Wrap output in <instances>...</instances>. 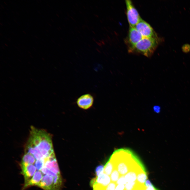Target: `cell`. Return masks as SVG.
Segmentation results:
<instances>
[{
	"instance_id": "6da1fadb",
	"label": "cell",
	"mask_w": 190,
	"mask_h": 190,
	"mask_svg": "<svg viewBox=\"0 0 190 190\" xmlns=\"http://www.w3.org/2000/svg\"><path fill=\"white\" fill-rule=\"evenodd\" d=\"M159 42L158 36L143 37L129 53L140 54L147 57H150L156 49Z\"/></svg>"
},
{
	"instance_id": "7a4b0ae2",
	"label": "cell",
	"mask_w": 190,
	"mask_h": 190,
	"mask_svg": "<svg viewBox=\"0 0 190 190\" xmlns=\"http://www.w3.org/2000/svg\"><path fill=\"white\" fill-rule=\"evenodd\" d=\"M126 15L130 26L135 27L141 18L131 0H126Z\"/></svg>"
},
{
	"instance_id": "3957f363",
	"label": "cell",
	"mask_w": 190,
	"mask_h": 190,
	"mask_svg": "<svg viewBox=\"0 0 190 190\" xmlns=\"http://www.w3.org/2000/svg\"><path fill=\"white\" fill-rule=\"evenodd\" d=\"M143 37L135 27L130 26L126 42L129 52Z\"/></svg>"
},
{
	"instance_id": "277c9868",
	"label": "cell",
	"mask_w": 190,
	"mask_h": 190,
	"mask_svg": "<svg viewBox=\"0 0 190 190\" xmlns=\"http://www.w3.org/2000/svg\"><path fill=\"white\" fill-rule=\"evenodd\" d=\"M135 27L143 37H158L151 26L141 18Z\"/></svg>"
},
{
	"instance_id": "5b68a950",
	"label": "cell",
	"mask_w": 190,
	"mask_h": 190,
	"mask_svg": "<svg viewBox=\"0 0 190 190\" xmlns=\"http://www.w3.org/2000/svg\"><path fill=\"white\" fill-rule=\"evenodd\" d=\"M94 98L90 93H86L83 94L77 99L76 103L80 108L84 110L88 109L93 105Z\"/></svg>"
},
{
	"instance_id": "8992f818",
	"label": "cell",
	"mask_w": 190,
	"mask_h": 190,
	"mask_svg": "<svg viewBox=\"0 0 190 190\" xmlns=\"http://www.w3.org/2000/svg\"><path fill=\"white\" fill-rule=\"evenodd\" d=\"M111 182L109 176L103 173L100 174L97 177L94 178L91 181V185L92 186L95 184H99L103 187L107 186Z\"/></svg>"
},
{
	"instance_id": "52a82bcc",
	"label": "cell",
	"mask_w": 190,
	"mask_h": 190,
	"mask_svg": "<svg viewBox=\"0 0 190 190\" xmlns=\"http://www.w3.org/2000/svg\"><path fill=\"white\" fill-rule=\"evenodd\" d=\"M114 168V166L113 162L109 159L104 166V172L107 175L110 176Z\"/></svg>"
},
{
	"instance_id": "ba28073f",
	"label": "cell",
	"mask_w": 190,
	"mask_h": 190,
	"mask_svg": "<svg viewBox=\"0 0 190 190\" xmlns=\"http://www.w3.org/2000/svg\"><path fill=\"white\" fill-rule=\"evenodd\" d=\"M147 177L146 171L143 170L137 174V181L141 184H144Z\"/></svg>"
},
{
	"instance_id": "9c48e42d",
	"label": "cell",
	"mask_w": 190,
	"mask_h": 190,
	"mask_svg": "<svg viewBox=\"0 0 190 190\" xmlns=\"http://www.w3.org/2000/svg\"><path fill=\"white\" fill-rule=\"evenodd\" d=\"M120 175L117 169L115 167L114 169L110 175L111 180L112 182H116L118 179Z\"/></svg>"
},
{
	"instance_id": "30bf717a",
	"label": "cell",
	"mask_w": 190,
	"mask_h": 190,
	"mask_svg": "<svg viewBox=\"0 0 190 190\" xmlns=\"http://www.w3.org/2000/svg\"><path fill=\"white\" fill-rule=\"evenodd\" d=\"M139 183L137 181L127 182L125 186V190H135Z\"/></svg>"
},
{
	"instance_id": "8fae6325",
	"label": "cell",
	"mask_w": 190,
	"mask_h": 190,
	"mask_svg": "<svg viewBox=\"0 0 190 190\" xmlns=\"http://www.w3.org/2000/svg\"><path fill=\"white\" fill-rule=\"evenodd\" d=\"M104 166L102 165H99L96 168L95 173L96 177L98 176L100 174L104 173Z\"/></svg>"
},
{
	"instance_id": "7c38bea8",
	"label": "cell",
	"mask_w": 190,
	"mask_h": 190,
	"mask_svg": "<svg viewBox=\"0 0 190 190\" xmlns=\"http://www.w3.org/2000/svg\"><path fill=\"white\" fill-rule=\"evenodd\" d=\"M116 186V184L111 182L105 188L104 190H115Z\"/></svg>"
},
{
	"instance_id": "4fadbf2b",
	"label": "cell",
	"mask_w": 190,
	"mask_h": 190,
	"mask_svg": "<svg viewBox=\"0 0 190 190\" xmlns=\"http://www.w3.org/2000/svg\"><path fill=\"white\" fill-rule=\"evenodd\" d=\"M127 182L124 176L122 175L118 179L116 182V184H126Z\"/></svg>"
},
{
	"instance_id": "5bb4252c",
	"label": "cell",
	"mask_w": 190,
	"mask_h": 190,
	"mask_svg": "<svg viewBox=\"0 0 190 190\" xmlns=\"http://www.w3.org/2000/svg\"><path fill=\"white\" fill-rule=\"evenodd\" d=\"M183 51L184 53H188L190 51V45L185 44L183 45L182 47Z\"/></svg>"
},
{
	"instance_id": "9a60e30c",
	"label": "cell",
	"mask_w": 190,
	"mask_h": 190,
	"mask_svg": "<svg viewBox=\"0 0 190 190\" xmlns=\"http://www.w3.org/2000/svg\"><path fill=\"white\" fill-rule=\"evenodd\" d=\"M125 188V186L123 184H118L117 185L115 190H124Z\"/></svg>"
},
{
	"instance_id": "2e32d148",
	"label": "cell",
	"mask_w": 190,
	"mask_h": 190,
	"mask_svg": "<svg viewBox=\"0 0 190 190\" xmlns=\"http://www.w3.org/2000/svg\"><path fill=\"white\" fill-rule=\"evenodd\" d=\"M154 111L157 113H159L160 111V107L158 106H155L153 107Z\"/></svg>"
},
{
	"instance_id": "e0dca14e",
	"label": "cell",
	"mask_w": 190,
	"mask_h": 190,
	"mask_svg": "<svg viewBox=\"0 0 190 190\" xmlns=\"http://www.w3.org/2000/svg\"><path fill=\"white\" fill-rule=\"evenodd\" d=\"M145 187H149L153 185V184L149 180H147L145 182L144 184Z\"/></svg>"
},
{
	"instance_id": "ac0fdd59",
	"label": "cell",
	"mask_w": 190,
	"mask_h": 190,
	"mask_svg": "<svg viewBox=\"0 0 190 190\" xmlns=\"http://www.w3.org/2000/svg\"><path fill=\"white\" fill-rule=\"evenodd\" d=\"M145 188H146V187H145V188H144L142 189L141 190H145Z\"/></svg>"
}]
</instances>
